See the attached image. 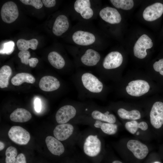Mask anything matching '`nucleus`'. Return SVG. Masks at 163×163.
<instances>
[{
  "mask_svg": "<svg viewBox=\"0 0 163 163\" xmlns=\"http://www.w3.org/2000/svg\"><path fill=\"white\" fill-rule=\"evenodd\" d=\"M163 13V4L156 2L147 7L144 11L142 15L147 21H152L160 18Z\"/></svg>",
  "mask_w": 163,
  "mask_h": 163,
  "instance_id": "9d476101",
  "label": "nucleus"
},
{
  "mask_svg": "<svg viewBox=\"0 0 163 163\" xmlns=\"http://www.w3.org/2000/svg\"><path fill=\"white\" fill-rule=\"evenodd\" d=\"M96 128H100L104 133L112 135L115 134L118 129L117 125L114 123H105L99 120H96L94 124Z\"/></svg>",
  "mask_w": 163,
  "mask_h": 163,
  "instance_id": "b1692460",
  "label": "nucleus"
},
{
  "mask_svg": "<svg viewBox=\"0 0 163 163\" xmlns=\"http://www.w3.org/2000/svg\"><path fill=\"white\" fill-rule=\"evenodd\" d=\"M139 127L141 130L145 131L148 128V125L146 122L142 121L139 123Z\"/></svg>",
  "mask_w": 163,
  "mask_h": 163,
  "instance_id": "58836bf2",
  "label": "nucleus"
},
{
  "mask_svg": "<svg viewBox=\"0 0 163 163\" xmlns=\"http://www.w3.org/2000/svg\"><path fill=\"white\" fill-rule=\"evenodd\" d=\"M38 44V40L35 39L30 40L21 39L18 40L17 42L18 48L21 51H27L29 48L34 50H36Z\"/></svg>",
  "mask_w": 163,
  "mask_h": 163,
  "instance_id": "a878e982",
  "label": "nucleus"
},
{
  "mask_svg": "<svg viewBox=\"0 0 163 163\" xmlns=\"http://www.w3.org/2000/svg\"><path fill=\"white\" fill-rule=\"evenodd\" d=\"M112 163H123L120 161L118 160H115L113 161Z\"/></svg>",
  "mask_w": 163,
  "mask_h": 163,
  "instance_id": "a19ab883",
  "label": "nucleus"
},
{
  "mask_svg": "<svg viewBox=\"0 0 163 163\" xmlns=\"http://www.w3.org/2000/svg\"><path fill=\"white\" fill-rule=\"evenodd\" d=\"M0 14L3 21L7 23H12L15 21L18 16L17 6L13 2H8L2 5Z\"/></svg>",
  "mask_w": 163,
  "mask_h": 163,
  "instance_id": "39448f33",
  "label": "nucleus"
},
{
  "mask_svg": "<svg viewBox=\"0 0 163 163\" xmlns=\"http://www.w3.org/2000/svg\"><path fill=\"white\" fill-rule=\"evenodd\" d=\"M18 56L20 58L21 63L26 65L29 64V58L30 55L29 51H21L18 53Z\"/></svg>",
  "mask_w": 163,
  "mask_h": 163,
  "instance_id": "473e14b6",
  "label": "nucleus"
},
{
  "mask_svg": "<svg viewBox=\"0 0 163 163\" xmlns=\"http://www.w3.org/2000/svg\"><path fill=\"white\" fill-rule=\"evenodd\" d=\"M152 163H161L160 162L158 161H155Z\"/></svg>",
  "mask_w": 163,
  "mask_h": 163,
  "instance_id": "79ce46f5",
  "label": "nucleus"
},
{
  "mask_svg": "<svg viewBox=\"0 0 163 163\" xmlns=\"http://www.w3.org/2000/svg\"><path fill=\"white\" fill-rule=\"evenodd\" d=\"M101 59V56L97 51L92 49L86 50L80 57V61L83 65L88 66L96 65Z\"/></svg>",
  "mask_w": 163,
  "mask_h": 163,
  "instance_id": "f3484780",
  "label": "nucleus"
},
{
  "mask_svg": "<svg viewBox=\"0 0 163 163\" xmlns=\"http://www.w3.org/2000/svg\"><path fill=\"white\" fill-rule=\"evenodd\" d=\"M153 67L155 71L159 72L163 75V58L155 62L153 65Z\"/></svg>",
  "mask_w": 163,
  "mask_h": 163,
  "instance_id": "72a5a7b5",
  "label": "nucleus"
},
{
  "mask_svg": "<svg viewBox=\"0 0 163 163\" xmlns=\"http://www.w3.org/2000/svg\"><path fill=\"white\" fill-rule=\"evenodd\" d=\"M73 81L80 99H99L103 91V83L97 76L91 72L74 74Z\"/></svg>",
  "mask_w": 163,
  "mask_h": 163,
  "instance_id": "f257e3e1",
  "label": "nucleus"
},
{
  "mask_svg": "<svg viewBox=\"0 0 163 163\" xmlns=\"http://www.w3.org/2000/svg\"><path fill=\"white\" fill-rule=\"evenodd\" d=\"M150 86L146 81L136 80L130 82L126 87V91L130 95L139 97L144 95L149 91Z\"/></svg>",
  "mask_w": 163,
  "mask_h": 163,
  "instance_id": "423d86ee",
  "label": "nucleus"
},
{
  "mask_svg": "<svg viewBox=\"0 0 163 163\" xmlns=\"http://www.w3.org/2000/svg\"><path fill=\"white\" fill-rule=\"evenodd\" d=\"M4 148V143L0 141V151L3 149Z\"/></svg>",
  "mask_w": 163,
  "mask_h": 163,
  "instance_id": "ea45409f",
  "label": "nucleus"
},
{
  "mask_svg": "<svg viewBox=\"0 0 163 163\" xmlns=\"http://www.w3.org/2000/svg\"><path fill=\"white\" fill-rule=\"evenodd\" d=\"M14 43L12 40L3 43L2 48L0 50V54L10 55L14 51Z\"/></svg>",
  "mask_w": 163,
  "mask_h": 163,
  "instance_id": "c756f323",
  "label": "nucleus"
},
{
  "mask_svg": "<svg viewBox=\"0 0 163 163\" xmlns=\"http://www.w3.org/2000/svg\"><path fill=\"white\" fill-rule=\"evenodd\" d=\"M117 113L118 116L123 119L135 120L141 118L140 112L136 110L129 111L124 109L120 108L117 110Z\"/></svg>",
  "mask_w": 163,
  "mask_h": 163,
  "instance_id": "bb28decb",
  "label": "nucleus"
},
{
  "mask_svg": "<svg viewBox=\"0 0 163 163\" xmlns=\"http://www.w3.org/2000/svg\"><path fill=\"white\" fill-rule=\"evenodd\" d=\"M12 70L8 66H2L0 69V87L7 88L9 84V79L12 74Z\"/></svg>",
  "mask_w": 163,
  "mask_h": 163,
  "instance_id": "393cba45",
  "label": "nucleus"
},
{
  "mask_svg": "<svg viewBox=\"0 0 163 163\" xmlns=\"http://www.w3.org/2000/svg\"><path fill=\"white\" fill-rule=\"evenodd\" d=\"M32 115L29 111L23 108H18L13 111L10 117V120L14 122L24 123L29 120Z\"/></svg>",
  "mask_w": 163,
  "mask_h": 163,
  "instance_id": "aec40b11",
  "label": "nucleus"
},
{
  "mask_svg": "<svg viewBox=\"0 0 163 163\" xmlns=\"http://www.w3.org/2000/svg\"><path fill=\"white\" fill-rule=\"evenodd\" d=\"M127 147L134 156L139 159L145 158L149 153V149L147 146L136 140H129L127 143Z\"/></svg>",
  "mask_w": 163,
  "mask_h": 163,
  "instance_id": "1a4fd4ad",
  "label": "nucleus"
},
{
  "mask_svg": "<svg viewBox=\"0 0 163 163\" xmlns=\"http://www.w3.org/2000/svg\"><path fill=\"white\" fill-rule=\"evenodd\" d=\"M91 6V2L89 0H77L74 4L76 11L86 19L91 18L93 15V11Z\"/></svg>",
  "mask_w": 163,
  "mask_h": 163,
  "instance_id": "2eb2a0df",
  "label": "nucleus"
},
{
  "mask_svg": "<svg viewBox=\"0 0 163 163\" xmlns=\"http://www.w3.org/2000/svg\"><path fill=\"white\" fill-rule=\"evenodd\" d=\"M123 61V57L120 53L113 51L109 53L104 58L102 66L106 69H115L121 66Z\"/></svg>",
  "mask_w": 163,
  "mask_h": 163,
  "instance_id": "9b49d317",
  "label": "nucleus"
},
{
  "mask_svg": "<svg viewBox=\"0 0 163 163\" xmlns=\"http://www.w3.org/2000/svg\"><path fill=\"white\" fill-rule=\"evenodd\" d=\"M125 126L126 129L132 134H135L139 128V123L135 120L126 122Z\"/></svg>",
  "mask_w": 163,
  "mask_h": 163,
  "instance_id": "7c9ffc66",
  "label": "nucleus"
},
{
  "mask_svg": "<svg viewBox=\"0 0 163 163\" xmlns=\"http://www.w3.org/2000/svg\"><path fill=\"white\" fill-rule=\"evenodd\" d=\"M42 2L44 5L47 8H51L54 6L56 3L55 0H42Z\"/></svg>",
  "mask_w": 163,
  "mask_h": 163,
  "instance_id": "c9c22d12",
  "label": "nucleus"
},
{
  "mask_svg": "<svg viewBox=\"0 0 163 163\" xmlns=\"http://www.w3.org/2000/svg\"><path fill=\"white\" fill-rule=\"evenodd\" d=\"M91 116L92 119L95 120H99L111 123H114L116 122V118L114 115L110 113L108 111L103 113L98 110H94L91 113Z\"/></svg>",
  "mask_w": 163,
  "mask_h": 163,
  "instance_id": "412c9836",
  "label": "nucleus"
},
{
  "mask_svg": "<svg viewBox=\"0 0 163 163\" xmlns=\"http://www.w3.org/2000/svg\"><path fill=\"white\" fill-rule=\"evenodd\" d=\"M101 142L97 135H90L86 139L83 150L87 155L91 157L98 155L101 150Z\"/></svg>",
  "mask_w": 163,
  "mask_h": 163,
  "instance_id": "7ed1b4c3",
  "label": "nucleus"
},
{
  "mask_svg": "<svg viewBox=\"0 0 163 163\" xmlns=\"http://www.w3.org/2000/svg\"><path fill=\"white\" fill-rule=\"evenodd\" d=\"M11 82L15 86H19L23 83L33 84L35 81V77L31 74L26 72L17 74L11 79Z\"/></svg>",
  "mask_w": 163,
  "mask_h": 163,
  "instance_id": "4be33fe9",
  "label": "nucleus"
},
{
  "mask_svg": "<svg viewBox=\"0 0 163 163\" xmlns=\"http://www.w3.org/2000/svg\"><path fill=\"white\" fill-rule=\"evenodd\" d=\"M74 129L73 126L70 124H59L55 127L53 130V134L55 137L59 141H64L72 135Z\"/></svg>",
  "mask_w": 163,
  "mask_h": 163,
  "instance_id": "dca6fc26",
  "label": "nucleus"
},
{
  "mask_svg": "<svg viewBox=\"0 0 163 163\" xmlns=\"http://www.w3.org/2000/svg\"><path fill=\"white\" fill-rule=\"evenodd\" d=\"M60 86L59 80L54 76L48 75L42 77L39 83V86L42 90L47 92L55 91Z\"/></svg>",
  "mask_w": 163,
  "mask_h": 163,
  "instance_id": "4468645a",
  "label": "nucleus"
},
{
  "mask_svg": "<svg viewBox=\"0 0 163 163\" xmlns=\"http://www.w3.org/2000/svg\"><path fill=\"white\" fill-rule=\"evenodd\" d=\"M110 1L116 8L125 10L132 9L134 4L132 0H111Z\"/></svg>",
  "mask_w": 163,
  "mask_h": 163,
  "instance_id": "cd10ccee",
  "label": "nucleus"
},
{
  "mask_svg": "<svg viewBox=\"0 0 163 163\" xmlns=\"http://www.w3.org/2000/svg\"><path fill=\"white\" fill-rule=\"evenodd\" d=\"M153 43L151 39L147 35H142L137 40L133 47L134 56L142 59L147 55L146 50L152 48Z\"/></svg>",
  "mask_w": 163,
  "mask_h": 163,
  "instance_id": "20e7f679",
  "label": "nucleus"
},
{
  "mask_svg": "<svg viewBox=\"0 0 163 163\" xmlns=\"http://www.w3.org/2000/svg\"><path fill=\"white\" fill-rule=\"evenodd\" d=\"M29 61V66L32 68L35 67L38 62V59L36 58H32Z\"/></svg>",
  "mask_w": 163,
  "mask_h": 163,
  "instance_id": "4c0bfd02",
  "label": "nucleus"
},
{
  "mask_svg": "<svg viewBox=\"0 0 163 163\" xmlns=\"http://www.w3.org/2000/svg\"><path fill=\"white\" fill-rule=\"evenodd\" d=\"M18 154L17 149L13 146L8 147L5 151V163H14Z\"/></svg>",
  "mask_w": 163,
  "mask_h": 163,
  "instance_id": "c85d7f7f",
  "label": "nucleus"
},
{
  "mask_svg": "<svg viewBox=\"0 0 163 163\" xmlns=\"http://www.w3.org/2000/svg\"><path fill=\"white\" fill-rule=\"evenodd\" d=\"M8 134L9 138L12 141L19 145L27 144L30 139L29 133L19 126L11 127L8 131Z\"/></svg>",
  "mask_w": 163,
  "mask_h": 163,
  "instance_id": "f03ea898",
  "label": "nucleus"
},
{
  "mask_svg": "<svg viewBox=\"0 0 163 163\" xmlns=\"http://www.w3.org/2000/svg\"><path fill=\"white\" fill-rule=\"evenodd\" d=\"M23 4L31 5L35 8L39 9L42 7L43 3L40 0H21Z\"/></svg>",
  "mask_w": 163,
  "mask_h": 163,
  "instance_id": "2f4dec72",
  "label": "nucleus"
},
{
  "mask_svg": "<svg viewBox=\"0 0 163 163\" xmlns=\"http://www.w3.org/2000/svg\"><path fill=\"white\" fill-rule=\"evenodd\" d=\"M150 121L152 126L158 129L163 124V103L157 101L153 104L150 113Z\"/></svg>",
  "mask_w": 163,
  "mask_h": 163,
  "instance_id": "6e6552de",
  "label": "nucleus"
},
{
  "mask_svg": "<svg viewBox=\"0 0 163 163\" xmlns=\"http://www.w3.org/2000/svg\"><path fill=\"white\" fill-rule=\"evenodd\" d=\"M139 132H138L136 133V135H139Z\"/></svg>",
  "mask_w": 163,
  "mask_h": 163,
  "instance_id": "37998d69",
  "label": "nucleus"
},
{
  "mask_svg": "<svg viewBox=\"0 0 163 163\" xmlns=\"http://www.w3.org/2000/svg\"><path fill=\"white\" fill-rule=\"evenodd\" d=\"M76 108L73 105H66L60 107L57 111L55 118L59 124L66 123L76 116Z\"/></svg>",
  "mask_w": 163,
  "mask_h": 163,
  "instance_id": "0eeeda50",
  "label": "nucleus"
},
{
  "mask_svg": "<svg viewBox=\"0 0 163 163\" xmlns=\"http://www.w3.org/2000/svg\"><path fill=\"white\" fill-rule=\"evenodd\" d=\"M69 23L67 18L63 15H60L56 18L53 27L52 31L56 36H59L68 29Z\"/></svg>",
  "mask_w": 163,
  "mask_h": 163,
  "instance_id": "a211bd4d",
  "label": "nucleus"
},
{
  "mask_svg": "<svg viewBox=\"0 0 163 163\" xmlns=\"http://www.w3.org/2000/svg\"><path fill=\"white\" fill-rule=\"evenodd\" d=\"M35 109L37 112H39L41 109V105L40 99L37 98L34 101Z\"/></svg>",
  "mask_w": 163,
  "mask_h": 163,
  "instance_id": "e433bc0d",
  "label": "nucleus"
},
{
  "mask_svg": "<svg viewBox=\"0 0 163 163\" xmlns=\"http://www.w3.org/2000/svg\"><path fill=\"white\" fill-rule=\"evenodd\" d=\"M14 163H27L24 155L22 153L18 154L16 158Z\"/></svg>",
  "mask_w": 163,
  "mask_h": 163,
  "instance_id": "f704fd0d",
  "label": "nucleus"
},
{
  "mask_svg": "<svg viewBox=\"0 0 163 163\" xmlns=\"http://www.w3.org/2000/svg\"><path fill=\"white\" fill-rule=\"evenodd\" d=\"M99 15L103 20L110 24L119 23L121 20V15L118 11L109 7L102 9L100 11Z\"/></svg>",
  "mask_w": 163,
  "mask_h": 163,
  "instance_id": "f8f14e48",
  "label": "nucleus"
},
{
  "mask_svg": "<svg viewBox=\"0 0 163 163\" xmlns=\"http://www.w3.org/2000/svg\"><path fill=\"white\" fill-rule=\"evenodd\" d=\"M72 39L75 43L81 46L91 45L95 40V37L93 34L82 30H78L74 32Z\"/></svg>",
  "mask_w": 163,
  "mask_h": 163,
  "instance_id": "ddd939ff",
  "label": "nucleus"
},
{
  "mask_svg": "<svg viewBox=\"0 0 163 163\" xmlns=\"http://www.w3.org/2000/svg\"><path fill=\"white\" fill-rule=\"evenodd\" d=\"M45 142L48 149L53 154L59 156L64 153V145L56 138L48 136L46 138Z\"/></svg>",
  "mask_w": 163,
  "mask_h": 163,
  "instance_id": "6ab92c4d",
  "label": "nucleus"
},
{
  "mask_svg": "<svg viewBox=\"0 0 163 163\" xmlns=\"http://www.w3.org/2000/svg\"><path fill=\"white\" fill-rule=\"evenodd\" d=\"M48 59L51 65L57 69H61L65 65L63 57L56 51L50 52L48 55Z\"/></svg>",
  "mask_w": 163,
  "mask_h": 163,
  "instance_id": "5701e85b",
  "label": "nucleus"
}]
</instances>
